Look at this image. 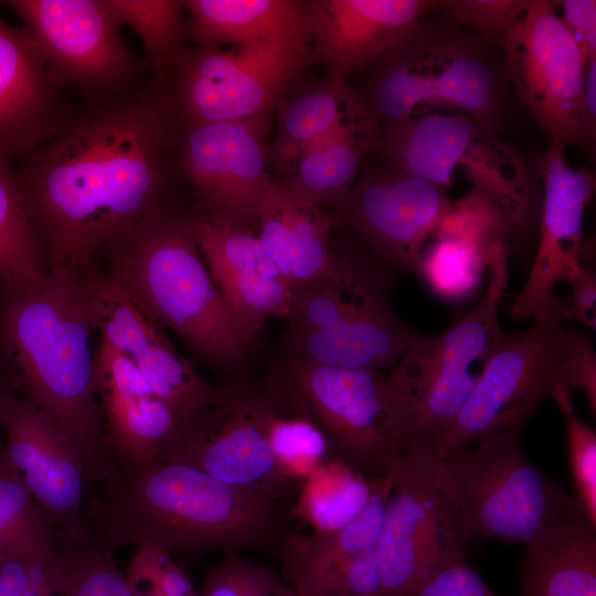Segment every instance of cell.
Returning <instances> with one entry per match:
<instances>
[{
	"instance_id": "1",
	"label": "cell",
	"mask_w": 596,
	"mask_h": 596,
	"mask_svg": "<svg viewBox=\"0 0 596 596\" xmlns=\"http://www.w3.org/2000/svg\"><path fill=\"white\" fill-rule=\"evenodd\" d=\"M179 124L167 83L88 102L12 168L52 264L85 272L169 196Z\"/></svg>"
},
{
	"instance_id": "2",
	"label": "cell",
	"mask_w": 596,
	"mask_h": 596,
	"mask_svg": "<svg viewBox=\"0 0 596 596\" xmlns=\"http://www.w3.org/2000/svg\"><path fill=\"white\" fill-rule=\"evenodd\" d=\"M100 481L83 525L113 551L128 544L170 556L281 550L289 535L278 500L228 486L192 466L115 461Z\"/></svg>"
},
{
	"instance_id": "3",
	"label": "cell",
	"mask_w": 596,
	"mask_h": 596,
	"mask_svg": "<svg viewBox=\"0 0 596 596\" xmlns=\"http://www.w3.org/2000/svg\"><path fill=\"white\" fill-rule=\"evenodd\" d=\"M89 295L83 272L52 264L38 280L0 289L3 385L73 440L95 485L114 459L94 389Z\"/></svg>"
},
{
	"instance_id": "4",
	"label": "cell",
	"mask_w": 596,
	"mask_h": 596,
	"mask_svg": "<svg viewBox=\"0 0 596 596\" xmlns=\"http://www.w3.org/2000/svg\"><path fill=\"white\" fill-rule=\"evenodd\" d=\"M111 274L164 329L198 356L236 368L257 338L216 288L195 240L190 211L169 196L104 255Z\"/></svg>"
},
{
	"instance_id": "5",
	"label": "cell",
	"mask_w": 596,
	"mask_h": 596,
	"mask_svg": "<svg viewBox=\"0 0 596 596\" xmlns=\"http://www.w3.org/2000/svg\"><path fill=\"white\" fill-rule=\"evenodd\" d=\"M488 43L445 15L419 20L369 66L370 109L385 125L421 105L455 107L494 136L505 109V70Z\"/></svg>"
},
{
	"instance_id": "6",
	"label": "cell",
	"mask_w": 596,
	"mask_h": 596,
	"mask_svg": "<svg viewBox=\"0 0 596 596\" xmlns=\"http://www.w3.org/2000/svg\"><path fill=\"white\" fill-rule=\"evenodd\" d=\"M513 425L443 458L426 460L459 515L467 541L531 543L582 508L525 455ZM583 509V508H582Z\"/></svg>"
},
{
	"instance_id": "7",
	"label": "cell",
	"mask_w": 596,
	"mask_h": 596,
	"mask_svg": "<svg viewBox=\"0 0 596 596\" xmlns=\"http://www.w3.org/2000/svg\"><path fill=\"white\" fill-rule=\"evenodd\" d=\"M391 272L354 257L340 277L292 290L286 355L352 370L392 369L419 334L395 312Z\"/></svg>"
},
{
	"instance_id": "8",
	"label": "cell",
	"mask_w": 596,
	"mask_h": 596,
	"mask_svg": "<svg viewBox=\"0 0 596 596\" xmlns=\"http://www.w3.org/2000/svg\"><path fill=\"white\" fill-rule=\"evenodd\" d=\"M384 380L380 370L343 369L286 355L264 384L278 408L321 429L330 459L379 478L413 458Z\"/></svg>"
},
{
	"instance_id": "9",
	"label": "cell",
	"mask_w": 596,
	"mask_h": 596,
	"mask_svg": "<svg viewBox=\"0 0 596 596\" xmlns=\"http://www.w3.org/2000/svg\"><path fill=\"white\" fill-rule=\"evenodd\" d=\"M565 299L533 318L518 333H503L483 362L471 395L434 447L429 460L443 458L513 425H523L540 404L552 398L565 416L573 403L561 385L566 333Z\"/></svg>"
},
{
	"instance_id": "10",
	"label": "cell",
	"mask_w": 596,
	"mask_h": 596,
	"mask_svg": "<svg viewBox=\"0 0 596 596\" xmlns=\"http://www.w3.org/2000/svg\"><path fill=\"white\" fill-rule=\"evenodd\" d=\"M315 61L310 42L185 46L166 82L179 126L273 115Z\"/></svg>"
},
{
	"instance_id": "11",
	"label": "cell",
	"mask_w": 596,
	"mask_h": 596,
	"mask_svg": "<svg viewBox=\"0 0 596 596\" xmlns=\"http://www.w3.org/2000/svg\"><path fill=\"white\" fill-rule=\"evenodd\" d=\"M377 153L408 174L445 189L457 167L492 193L515 230L533 221L535 200L521 159L465 114L413 115L381 126Z\"/></svg>"
},
{
	"instance_id": "12",
	"label": "cell",
	"mask_w": 596,
	"mask_h": 596,
	"mask_svg": "<svg viewBox=\"0 0 596 596\" xmlns=\"http://www.w3.org/2000/svg\"><path fill=\"white\" fill-rule=\"evenodd\" d=\"M274 411L265 384L236 381L185 421L157 459L198 468L235 488L280 500L295 486L268 441Z\"/></svg>"
},
{
	"instance_id": "13",
	"label": "cell",
	"mask_w": 596,
	"mask_h": 596,
	"mask_svg": "<svg viewBox=\"0 0 596 596\" xmlns=\"http://www.w3.org/2000/svg\"><path fill=\"white\" fill-rule=\"evenodd\" d=\"M53 84L88 102L139 87L141 65L104 0H9Z\"/></svg>"
},
{
	"instance_id": "14",
	"label": "cell",
	"mask_w": 596,
	"mask_h": 596,
	"mask_svg": "<svg viewBox=\"0 0 596 596\" xmlns=\"http://www.w3.org/2000/svg\"><path fill=\"white\" fill-rule=\"evenodd\" d=\"M517 97L551 142L588 145L582 110L586 58L547 0H525L501 45Z\"/></svg>"
},
{
	"instance_id": "15",
	"label": "cell",
	"mask_w": 596,
	"mask_h": 596,
	"mask_svg": "<svg viewBox=\"0 0 596 596\" xmlns=\"http://www.w3.org/2000/svg\"><path fill=\"white\" fill-rule=\"evenodd\" d=\"M392 487L376 552L383 596H414L443 567L467 560L457 510L424 459L390 471Z\"/></svg>"
},
{
	"instance_id": "16",
	"label": "cell",
	"mask_w": 596,
	"mask_h": 596,
	"mask_svg": "<svg viewBox=\"0 0 596 596\" xmlns=\"http://www.w3.org/2000/svg\"><path fill=\"white\" fill-rule=\"evenodd\" d=\"M451 202L445 188L385 159L361 170L345 199L329 212L390 272L417 275L425 244Z\"/></svg>"
},
{
	"instance_id": "17",
	"label": "cell",
	"mask_w": 596,
	"mask_h": 596,
	"mask_svg": "<svg viewBox=\"0 0 596 596\" xmlns=\"http://www.w3.org/2000/svg\"><path fill=\"white\" fill-rule=\"evenodd\" d=\"M272 115L179 126L174 177L183 180L199 206L236 223L256 225L267 171Z\"/></svg>"
},
{
	"instance_id": "18",
	"label": "cell",
	"mask_w": 596,
	"mask_h": 596,
	"mask_svg": "<svg viewBox=\"0 0 596 596\" xmlns=\"http://www.w3.org/2000/svg\"><path fill=\"white\" fill-rule=\"evenodd\" d=\"M83 273L93 326L100 341L137 368L182 424L207 406L220 387L195 371L171 343L164 328L107 270L96 266Z\"/></svg>"
},
{
	"instance_id": "19",
	"label": "cell",
	"mask_w": 596,
	"mask_h": 596,
	"mask_svg": "<svg viewBox=\"0 0 596 596\" xmlns=\"http://www.w3.org/2000/svg\"><path fill=\"white\" fill-rule=\"evenodd\" d=\"M0 424L7 436L3 450L34 499L60 531L82 530L93 487L73 440L43 411L3 384Z\"/></svg>"
},
{
	"instance_id": "20",
	"label": "cell",
	"mask_w": 596,
	"mask_h": 596,
	"mask_svg": "<svg viewBox=\"0 0 596 596\" xmlns=\"http://www.w3.org/2000/svg\"><path fill=\"white\" fill-rule=\"evenodd\" d=\"M564 152V146L550 142L538 162L543 184L539 245L509 311L514 320L534 318L554 307L560 300L554 294L556 283L567 281L583 267V220L595 192V173L573 168Z\"/></svg>"
},
{
	"instance_id": "21",
	"label": "cell",
	"mask_w": 596,
	"mask_h": 596,
	"mask_svg": "<svg viewBox=\"0 0 596 596\" xmlns=\"http://www.w3.org/2000/svg\"><path fill=\"white\" fill-rule=\"evenodd\" d=\"M192 230L216 288L243 328L257 338L273 318L287 317L292 287L265 252L253 226L200 206Z\"/></svg>"
},
{
	"instance_id": "22",
	"label": "cell",
	"mask_w": 596,
	"mask_h": 596,
	"mask_svg": "<svg viewBox=\"0 0 596 596\" xmlns=\"http://www.w3.org/2000/svg\"><path fill=\"white\" fill-rule=\"evenodd\" d=\"M443 0H307L315 60L347 81L397 43Z\"/></svg>"
},
{
	"instance_id": "23",
	"label": "cell",
	"mask_w": 596,
	"mask_h": 596,
	"mask_svg": "<svg viewBox=\"0 0 596 596\" xmlns=\"http://www.w3.org/2000/svg\"><path fill=\"white\" fill-rule=\"evenodd\" d=\"M23 29L0 17V155L20 161L72 115Z\"/></svg>"
},
{
	"instance_id": "24",
	"label": "cell",
	"mask_w": 596,
	"mask_h": 596,
	"mask_svg": "<svg viewBox=\"0 0 596 596\" xmlns=\"http://www.w3.org/2000/svg\"><path fill=\"white\" fill-rule=\"evenodd\" d=\"M94 389L115 461L157 459L182 424L137 368L102 341L94 360Z\"/></svg>"
},
{
	"instance_id": "25",
	"label": "cell",
	"mask_w": 596,
	"mask_h": 596,
	"mask_svg": "<svg viewBox=\"0 0 596 596\" xmlns=\"http://www.w3.org/2000/svg\"><path fill=\"white\" fill-rule=\"evenodd\" d=\"M256 233L274 264L295 288L343 275L354 256L338 253L331 244L337 222L283 188L275 178L257 212Z\"/></svg>"
},
{
	"instance_id": "26",
	"label": "cell",
	"mask_w": 596,
	"mask_h": 596,
	"mask_svg": "<svg viewBox=\"0 0 596 596\" xmlns=\"http://www.w3.org/2000/svg\"><path fill=\"white\" fill-rule=\"evenodd\" d=\"M391 487L390 473L376 478L366 508L338 531L288 535L281 547L284 579L297 596H321L353 561L377 552Z\"/></svg>"
},
{
	"instance_id": "27",
	"label": "cell",
	"mask_w": 596,
	"mask_h": 596,
	"mask_svg": "<svg viewBox=\"0 0 596 596\" xmlns=\"http://www.w3.org/2000/svg\"><path fill=\"white\" fill-rule=\"evenodd\" d=\"M380 136L381 125L374 116L348 123L302 150L275 180L329 212L345 199L365 158L377 152Z\"/></svg>"
},
{
	"instance_id": "28",
	"label": "cell",
	"mask_w": 596,
	"mask_h": 596,
	"mask_svg": "<svg viewBox=\"0 0 596 596\" xmlns=\"http://www.w3.org/2000/svg\"><path fill=\"white\" fill-rule=\"evenodd\" d=\"M185 38L198 46L309 39L307 0H188Z\"/></svg>"
},
{
	"instance_id": "29",
	"label": "cell",
	"mask_w": 596,
	"mask_h": 596,
	"mask_svg": "<svg viewBox=\"0 0 596 596\" xmlns=\"http://www.w3.org/2000/svg\"><path fill=\"white\" fill-rule=\"evenodd\" d=\"M267 161L280 174L307 147L337 128L373 116L363 92L329 78L296 89L278 104Z\"/></svg>"
},
{
	"instance_id": "30",
	"label": "cell",
	"mask_w": 596,
	"mask_h": 596,
	"mask_svg": "<svg viewBox=\"0 0 596 596\" xmlns=\"http://www.w3.org/2000/svg\"><path fill=\"white\" fill-rule=\"evenodd\" d=\"M520 596H596V528L582 508L526 544Z\"/></svg>"
},
{
	"instance_id": "31",
	"label": "cell",
	"mask_w": 596,
	"mask_h": 596,
	"mask_svg": "<svg viewBox=\"0 0 596 596\" xmlns=\"http://www.w3.org/2000/svg\"><path fill=\"white\" fill-rule=\"evenodd\" d=\"M375 479L328 459L300 485L295 513L311 532L338 531L366 508Z\"/></svg>"
},
{
	"instance_id": "32",
	"label": "cell",
	"mask_w": 596,
	"mask_h": 596,
	"mask_svg": "<svg viewBox=\"0 0 596 596\" xmlns=\"http://www.w3.org/2000/svg\"><path fill=\"white\" fill-rule=\"evenodd\" d=\"M60 529L0 449V560L52 557Z\"/></svg>"
},
{
	"instance_id": "33",
	"label": "cell",
	"mask_w": 596,
	"mask_h": 596,
	"mask_svg": "<svg viewBox=\"0 0 596 596\" xmlns=\"http://www.w3.org/2000/svg\"><path fill=\"white\" fill-rule=\"evenodd\" d=\"M18 189L11 161L0 155V289L25 285L50 268Z\"/></svg>"
},
{
	"instance_id": "34",
	"label": "cell",
	"mask_w": 596,
	"mask_h": 596,
	"mask_svg": "<svg viewBox=\"0 0 596 596\" xmlns=\"http://www.w3.org/2000/svg\"><path fill=\"white\" fill-rule=\"evenodd\" d=\"M114 551L85 528L60 531L54 553L57 596H131Z\"/></svg>"
},
{
	"instance_id": "35",
	"label": "cell",
	"mask_w": 596,
	"mask_h": 596,
	"mask_svg": "<svg viewBox=\"0 0 596 596\" xmlns=\"http://www.w3.org/2000/svg\"><path fill=\"white\" fill-rule=\"evenodd\" d=\"M119 24H128L140 38L153 71L166 83L184 50L185 20L181 0H104Z\"/></svg>"
},
{
	"instance_id": "36",
	"label": "cell",
	"mask_w": 596,
	"mask_h": 596,
	"mask_svg": "<svg viewBox=\"0 0 596 596\" xmlns=\"http://www.w3.org/2000/svg\"><path fill=\"white\" fill-rule=\"evenodd\" d=\"M268 441L278 469L295 486H300L330 459L329 445L321 429L304 416L281 411L275 403L268 424Z\"/></svg>"
},
{
	"instance_id": "37",
	"label": "cell",
	"mask_w": 596,
	"mask_h": 596,
	"mask_svg": "<svg viewBox=\"0 0 596 596\" xmlns=\"http://www.w3.org/2000/svg\"><path fill=\"white\" fill-rule=\"evenodd\" d=\"M292 587L270 567L227 552L205 575L200 596H294Z\"/></svg>"
},
{
	"instance_id": "38",
	"label": "cell",
	"mask_w": 596,
	"mask_h": 596,
	"mask_svg": "<svg viewBox=\"0 0 596 596\" xmlns=\"http://www.w3.org/2000/svg\"><path fill=\"white\" fill-rule=\"evenodd\" d=\"M524 6L525 0H443L440 10L449 21L473 30L489 45L501 46Z\"/></svg>"
},
{
	"instance_id": "39",
	"label": "cell",
	"mask_w": 596,
	"mask_h": 596,
	"mask_svg": "<svg viewBox=\"0 0 596 596\" xmlns=\"http://www.w3.org/2000/svg\"><path fill=\"white\" fill-rule=\"evenodd\" d=\"M565 426L576 501L596 528V433L574 414L566 416Z\"/></svg>"
},
{
	"instance_id": "40",
	"label": "cell",
	"mask_w": 596,
	"mask_h": 596,
	"mask_svg": "<svg viewBox=\"0 0 596 596\" xmlns=\"http://www.w3.org/2000/svg\"><path fill=\"white\" fill-rule=\"evenodd\" d=\"M561 385L564 396L584 392L589 408L596 412V351L585 329L566 330L561 358Z\"/></svg>"
},
{
	"instance_id": "41",
	"label": "cell",
	"mask_w": 596,
	"mask_h": 596,
	"mask_svg": "<svg viewBox=\"0 0 596 596\" xmlns=\"http://www.w3.org/2000/svg\"><path fill=\"white\" fill-rule=\"evenodd\" d=\"M53 558L0 560V596H57Z\"/></svg>"
},
{
	"instance_id": "42",
	"label": "cell",
	"mask_w": 596,
	"mask_h": 596,
	"mask_svg": "<svg viewBox=\"0 0 596 596\" xmlns=\"http://www.w3.org/2000/svg\"><path fill=\"white\" fill-rule=\"evenodd\" d=\"M414 596H498L468 560L449 564L417 589Z\"/></svg>"
},
{
	"instance_id": "43",
	"label": "cell",
	"mask_w": 596,
	"mask_h": 596,
	"mask_svg": "<svg viewBox=\"0 0 596 596\" xmlns=\"http://www.w3.org/2000/svg\"><path fill=\"white\" fill-rule=\"evenodd\" d=\"M561 10V20L571 38L587 60L596 58V1H552Z\"/></svg>"
},
{
	"instance_id": "44",
	"label": "cell",
	"mask_w": 596,
	"mask_h": 596,
	"mask_svg": "<svg viewBox=\"0 0 596 596\" xmlns=\"http://www.w3.org/2000/svg\"><path fill=\"white\" fill-rule=\"evenodd\" d=\"M164 555L151 547L138 549L126 575L131 596H163L161 567Z\"/></svg>"
},
{
	"instance_id": "45",
	"label": "cell",
	"mask_w": 596,
	"mask_h": 596,
	"mask_svg": "<svg viewBox=\"0 0 596 596\" xmlns=\"http://www.w3.org/2000/svg\"><path fill=\"white\" fill-rule=\"evenodd\" d=\"M567 283L572 295L565 299L564 319L575 320L592 330L596 329V275L582 267Z\"/></svg>"
},
{
	"instance_id": "46",
	"label": "cell",
	"mask_w": 596,
	"mask_h": 596,
	"mask_svg": "<svg viewBox=\"0 0 596 596\" xmlns=\"http://www.w3.org/2000/svg\"><path fill=\"white\" fill-rule=\"evenodd\" d=\"M582 110L588 145L596 136V58L587 60L582 92Z\"/></svg>"
}]
</instances>
